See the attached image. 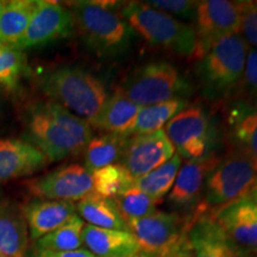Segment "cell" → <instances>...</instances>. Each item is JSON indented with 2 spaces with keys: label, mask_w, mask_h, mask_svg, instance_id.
Masks as SVG:
<instances>
[{
  "label": "cell",
  "mask_w": 257,
  "mask_h": 257,
  "mask_svg": "<svg viewBox=\"0 0 257 257\" xmlns=\"http://www.w3.org/2000/svg\"><path fill=\"white\" fill-rule=\"evenodd\" d=\"M92 138L91 125L56 102H38L29 110L27 142L49 162L83 153Z\"/></svg>",
  "instance_id": "6da1fadb"
},
{
  "label": "cell",
  "mask_w": 257,
  "mask_h": 257,
  "mask_svg": "<svg viewBox=\"0 0 257 257\" xmlns=\"http://www.w3.org/2000/svg\"><path fill=\"white\" fill-rule=\"evenodd\" d=\"M118 3H72L74 27L93 53L106 59L124 56L133 47L136 34L117 11Z\"/></svg>",
  "instance_id": "7a4b0ae2"
},
{
  "label": "cell",
  "mask_w": 257,
  "mask_h": 257,
  "mask_svg": "<svg viewBox=\"0 0 257 257\" xmlns=\"http://www.w3.org/2000/svg\"><path fill=\"white\" fill-rule=\"evenodd\" d=\"M119 14L135 34L150 46L180 56L194 57L197 34L192 25L152 8L146 2L123 3Z\"/></svg>",
  "instance_id": "3957f363"
},
{
  "label": "cell",
  "mask_w": 257,
  "mask_h": 257,
  "mask_svg": "<svg viewBox=\"0 0 257 257\" xmlns=\"http://www.w3.org/2000/svg\"><path fill=\"white\" fill-rule=\"evenodd\" d=\"M42 89L62 107L91 125L108 98L100 79L79 67H61L50 72L42 82Z\"/></svg>",
  "instance_id": "277c9868"
},
{
  "label": "cell",
  "mask_w": 257,
  "mask_h": 257,
  "mask_svg": "<svg viewBox=\"0 0 257 257\" xmlns=\"http://www.w3.org/2000/svg\"><path fill=\"white\" fill-rule=\"evenodd\" d=\"M249 47L240 35L221 38L198 59L197 75L202 92L212 100L229 96L242 82Z\"/></svg>",
  "instance_id": "5b68a950"
},
{
  "label": "cell",
  "mask_w": 257,
  "mask_h": 257,
  "mask_svg": "<svg viewBox=\"0 0 257 257\" xmlns=\"http://www.w3.org/2000/svg\"><path fill=\"white\" fill-rule=\"evenodd\" d=\"M119 91L134 104L144 107L176 99L187 100L193 93V86L175 66L155 61L133 70Z\"/></svg>",
  "instance_id": "8992f818"
},
{
  "label": "cell",
  "mask_w": 257,
  "mask_h": 257,
  "mask_svg": "<svg viewBox=\"0 0 257 257\" xmlns=\"http://www.w3.org/2000/svg\"><path fill=\"white\" fill-rule=\"evenodd\" d=\"M163 131L181 159L201 161L217 156L218 130L201 105H188L166 125Z\"/></svg>",
  "instance_id": "52a82bcc"
},
{
  "label": "cell",
  "mask_w": 257,
  "mask_h": 257,
  "mask_svg": "<svg viewBox=\"0 0 257 257\" xmlns=\"http://www.w3.org/2000/svg\"><path fill=\"white\" fill-rule=\"evenodd\" d=\"M257 185V163L245 154L233 150L208 174L205 182L206 206L220 208L244 197H249Z\"/></svg>",
  "instance_id": "ba28073f"
},
{
  "label": "cell",
  "mask_w": 257,
  "mask_h": 257,
  "mask_svg": "<svg viewBox=\"0 0 257 257\" xmlns=\"http://www.w3.org/2000/svg\"><path fill=\"white\" fill-rule=\"evenodd\" d=\"M192 221H186L176 213L156 210L142 218L126 220V227L141 251L155 257H170L187 244Z\"/></svg>",
  "instance_id": "9c48e42d"
},
{
  "label": "cell",
  "mask_w": 257,
  "mask_h": 257,
  "mask_svg": "<svg viewBox=\"0 0 257 257\" xmlns=\"http://www.w3.org/2000/svg\"><path fill=\"white\" fill-rule=\"evenodd\" d=\"M197 49L194 59L204 55L216 42L230 35H239L240 11L238 2L202 0L195 14Z\"/></svg>",
  "instance_id": "30bf717a"
},
{
  "label": "cell",
  "mask_w": 257,
  "mask_h": 257,
  "mask_svg": "<svg viewBox=\"0 0 257 257\" xmlns=\"http://www.w3.org/2000/svg\"><path fill=\"white\" fill-rule=\"evenodd\" d=\"M29 192L47 200L80 201L93 193L92 174L81 165H68L28 180Z\"/></svg>",
  "instance_id": "8fae6325"
},
{
  "label": "cell",
  "mask_w": 257,
  "mask_h": 257,
  "mask_svg": "<svg viewBox=\"0 0 257 257\" xmlns=\"http://www.w3.org/2000/svg\"><path fill=\"white\" fill-rule=\"evenodd\" d=\"M75 30L72 12L55 2H37L30 23L15 49L41 47L72 36Z\"/></svg>",
  "instance_id": "7c38bea8"
},
{
  "label": "cell",
  "mask_w": 257,
  "mask_h": 257,
  "mask_svg": "<svg viewBox=\"0 0 257 257\" xmlns=\"http://www.w3.org/2000/svg\"><path fill=\"white\" fill-rule=\"evenodd\" d=\"M175 155L165 131L127 137L119 165L134 180L142 178Z\"/></svg>",
  "instance_id": "4fadbf2b"
},
{
  "label": "cell",
  "mask_w": 257,
  "mask_h": 257,
  "mask_svg": "<svg viewBox=\"0 0 257 257\" xmlns=\"http://www.w3.org/2000/svg\"><path fill=\"white\" fill-rule=\"evenodd\" d=\"M211 216L239 250H257V205L251 198L238 199Z\"/></svg>",
  "instance_id": "5bb4252c"
},
{
  "label": "cell",
  "mask_w": 257,
  "mask_h": 257,
  "mask_svg": "<svg viewBox=\"0 0 257 257\" xmlns=\"http://www.w3.org/2000/svg\"><path fill=\"white\" fill-rule=\"evenodd\" d=\"M187 243L193 257H242L214 218L204 212L193 217Z\"/></svg>",
  "instance_id": "9a60e30c"
},
{
  "label": "cell",
  "mask_w": 257,
  "mask_h": 257,
  "mask_svg": "<svg viewBox=\"0 0 257 257\" xmlns=\"http://www.w3.org/2000/svg\"><path fill=\"white\" fill-rule=\"evenodd\" d=\"M219 156L201 161H185L180 167L168 200L178 208H191L200 200L205 182L219 162Z\"/></svg>",
  "instance_id": "2e32d148"
},
{
  "label": "cell",
  "mask_w": 257,
  "mask_h": 257,
  "mask_svg": "<svg viewBox=\"0 0 257 257\" xmlns=\"http://www.w3.org/2000/svg\"><path fill=\"white\" fill-rule=\"evenodd\" d=\"M49 162L40 150L23 140H0V184L30 175Z\"/></svg>",
  "instance_id": "e0dca14e"
},
{
  "label": "cell",
  "mask_w": 257,
  "mask_h": 257,
  "mask_svg": "<svg viewBox=\"0 0 257 257\" xmlns=\"http://www.w3.org/2000/svg\"><path fill=\"white\" fill-rule=\"evenodd\" d=\"M226 124L236 150L257 163V102H234L227 111Z\"/></svg>",
  "instance_id": "ac0fdd59"
},
{
  "label": "cell",
  "mask_w": 257,
  "mask_h": 257,
  "mask_svg": "<svg viewBox=\"0 0 257 257\" xmlns=\"http://www.w3.org/2000/svg\"><path fill=\"white\" fill-rule=\"evenodd\" d=\"M22 211L31 237L37 240L76 214V205L62 200H36L28 204Z\"/></svg>",
  "instance_id": "d6986e66"
},
{
  "label": "cell",
  "mask_w": 257,
  "mask_h": 257,
  "mask_svg": "<svg viewBox=\"0 0 257 257\" xmlns=\"http://www.w3.org/2000/svg\"><path fill=\"white\" fill-rule=\"evenodd\" d=\"M83 245L95 257H131L141 251L135 237L127 230H111L85 225Z\"/></svg>",
  "instance_id": "ffe728a7"
},
{
  "label": "cell",
  "mask_w": 257,
  "mask_h": 257,
  "mask_svg": "<svg viewBox=\"0 0 257 257\" xmlns=\"http://www.w3.org/2000/svg\"><path fill=\"white\" fill-rule=\"evenodd\" d=\"M141 108V106L134 104L118 89L108 95L104 107L91 126L105 134L130 137Z\"/></svg>",
  "instance_id": "44dd1931"
},
{
  "label": "cell",
  "mask_w": 257,
  "mask_h": 257,
  "mask_svg": "<svg viewBox=\"0 0 257 257\" xmlns=\"http://www.w3.org/2000/svg\"><path fill=\"white\" fill-rule=\"evenodd\" d=\"M29 229L23 211L11 205L0 206V255L27 257Z\"/></svg>",
  "instance_id": "7402d4cb"
},
{
  "label": "cell",
  "mask_w": 257,
  "mask_h": 257,
  "mask_svg": "<svg viewBox=\"0 0 257 257\" xmlns=\"http://www.w3.org/2000/svg\"><path fill=\"white\" fill-rule=\"evenodd\" d=\"M37 2H4L0 12V46L15 48L30 23Z\"/></svg>",
  "instance_id": "603a6c76"
},
{
  "label": "cell",
  "mask_w": 257,
  "mask_h": 257,
  "mask_svg": "<svg viewBox=\"0 0 257 257\" xmlns=\"http://www.w3.org/2000/svg\"><path fill=\"white\" fill-rule=\"evenodd\" d=\"M76 211L80 218L88 225L101 229L127 230L126 221L120 214L113 199H107L92 194L78 201Z\"/></svg>",
  "instance_id": "cb8c5ba5"
},
{
  "label": "cell",
  "mask_w": 257,
  "mask_h": 257,
  "mask_svg": "<svg viewBox=\"0 0 257 257\" xmlns=\"http://www.w3.org/2000/svg\"><path fill=\"white\" fill-rule=\"evenodd\" d=\"M127 137L104 134L93 137L85 149V168L93 170L119 163Z\"/></svg>",
  "instance_id": "d4e9b609"
},
{
  "label": "cell",
  "mask_w": 257,
  "mask_h": 257,
  "mask_svg": "<svg viewBox=\"0 0 257 257\" xmlns=\"http://www.w3.org/2000/svg\"><path fill=\"white\" fill-rule=\"evenodd\" d=\"M189 104L186 99H176L159 102L141 108L135 121L131 136L155 133L169 123L176 114L185 110Z\"/></svg>",
  "instance_id": "484cf974"
},
{
  "label": "cell",
  "mask_w": 257,
  "mask_h": 257,
  "mask_svg": "<svg viewBox=\"0 0 257 257\" xmlns=\"http://www.w3.org/2000/svg\"><path fill=\"white\" fill-rule=\"evenodd\" d=\"M181 165L182 159L175 153V155L166 163L157 167L142 178L135 180V186L161 204L165 197L172 191Z\"/></svg>",
  "instance_id": "4316f807"
},
{
  "label": "cell",
  "mask_w": 257,
  "mask_h": 257,
  "mask_svg": "<svg viewBox=\"0 0 257 257\" xmlns=\"http://www.w3.org/2000/svg\"><path fill=\"white\" fill-rule=\"evenodd\" d=\"M83 227H85L83 220L78 214H74L70 219L53 232L37 239L36 248L37 250H46V251H73V250L81 249L83 245Z\"/></svg>",
  "instance_id": "83f0119b"
},
{
  "label": "cell",
  "mask_w": 257,
  "mask_h": 257,
  "mask_svg": "<svg viewBox=\"0 0 257 257\" xmlns=\"http://www.w3.org/2000/svg\"><path fill=\"white\" fill-rule=\"evenodd\" d=\"M93 194L99 197L114 199L134 186L135 180L119 163L91 172Z\"/></svg>",
  "instance_id": "f1b7e54d"
},
{
  "label": "cell",
  "mask_w": 257,
  "mask_h": 257,
  "mask_svg": "<svg viewBox=\"0 0 257 257\" xmlns=\"http://www.w3.org/2000/svg\"><path fill=\"white\" fill-rule=\"evenodd\" d=\"M113 201L125 221L148 216L152 212L156 211L157 205L160 204L147 193L137 188L135 184L117 198H114Z\"/></svg>",
  "instance_id": "f546056e"
},
{
  "label": "cell",
  "mask_w": 257,
  "mask_h": 257,
  "mask_svg": "<svg viewBox=\"0 0 257 257\" xmlns=\"http://www.w3.org/2000/svg\"><path fill=\"white\" fill-rule=\"evenodd\" d=\"M24 67L21 51L15 48L0 46V86L14 89Z\"/></svg>",
  "instance_id": "4dcf8cb0"
},
{
  "label": "cell",
  "mask_w": 257,
  "mask_h": 257,
  "mask_svg": "<svg viewBox=\"0 0 257 257\" xmlns=\"http://www.w3.org/2000/svg\"><path fill=\"white\" fill-rule=\"evenodd\" d=\"M152 8L165 12L179 21H194L198 2L192 0H152L146 2Z\"/></svg>",
  "instance_id": "1f68e13d"
},
{
  "label": "cell",
  "mask_w": 257,
  "mask_h": 257,
  "mask_svg": "<svg viewBox=\"0 0 257 257\" xmlns=\"http://www.w3.org/2000/svg\"><path fill=\"white\" fill-rule=\"evenodd\" d=\"M240 11L239 35L249 48L257 49V3L238 2Z\"/></svg>",
  "instance_id": "d6a6232c"
},
{
  "label": "cell",
  "mask_w": 257,
  "mask_h": 257,
  "mask_svg": "<svg viewBox=\"0 0 257 257\" xmlns=\"http://www.w3.org/2000/svg\"><path fill=\"white\" fill-rule=\"evenodd\" d=\"M243 87L252 98H257V49L249 48L242 78Z\"/></svg>",
  "instance_id": "836d02e7"
},
{
  "label": "cell",
  "mask_w": 257,
  "mask_h": 257,
  "mask_svg": "<svg viewBox=\"0 0 257 257\" xmlns=\"http://www.w3.org/2000/svg\"><path fill=\"white\" fill-rule=\"evenodd\" d=\"M34 257H95L87 249H78L73 251H46L37 250Z\"/></svg>",
  "instance_id": "e575fe53"
},
{
  "label": "cell",
  "mask_w": 257,
  "mask_h": 257,
  "mask_svg": "<svg viewBox=\"0 0 257 257\" xmlns=\"http://www.w3.org/2000/svg\"><path fill=\"white\" fill-rule=\"evenodd\" d=\"M170 257H193L192 252H191V249H189V246H188V243L186 244L185 246H182L181 249H179L178 251L173 253V255Z\"/></svg>",
  "instance_id": "d590c367"
},
{
  "label": "cell",
  "mask_w": 257,
  "mask_h": 257,
  "mask_svg": "<svg viewBox=\"0 0 257 257\" xmlns=\"http://www.w3.org/2000/svg\"><path fill=\"white\" fill-rule=\"evenodd\" d=\"M250 195H251V197H250V198H251L252 200H253V202H255V204L257 205V185L255 186V188L252 189L251 194H250Z\"/></svg>",
  "instance_id": "8d00e7d4"
},
{
  "label": "cell",
  "mask_w": 257,
  "mask_h": 257,
  "mask_svg": "<svg viewBox=\"0 0 257 257\" xmlns=\"http://www.w3.org/2000/svg\"><path fill=\"white\" fill-rule=\"evenodd\" d=\"M131 257H155V256L150 255V253H147V252H144V251H140V252H137L136 255H134V256H131Z\"/></svg>",
  "instance_id": "74e56055"
},
{
  "label": "cell",
  "mask_w": 257,
  "mask_h": 257,
  "mask_svg": "<svg viewBox=\"0 0 257 257\" xmlns=\"http://www.w3.org/2000/svg\"><path fill=\"white\" fill-rule=\"evenodd\" d=\"M3 6H4V2H0V12H2Z\"/></svg>",
  "instance_id": "f35d334b"
},
{
  "label": "cell",
  "mask_w": 257,
  "mask_h": 257,
  "mask_svg": "<svg viewBox=\"0 0 257 257\" xmlns=\"http://www.w3.org/2000/svg\"><path fill=\"white\" fill-rule=\"evenodd\" d=\"M0 257H6V256H4V255H0Z\"/></svg>",
  "instance_id": "ab89813d"
},
{
  "label": "cell",
  "mask_w": 257,
  "mask_h": 257,
  "mask_svg": "<svg viewBox=\"0 0 257 257\" xmlns=\"http://www.w3.org/2000/svg\"><path fill=\"white\" fill-rule=\"evenodd\" d=\"M256 3H257V2H256Z\"/></svg>",
  "instance_id": "60d3db41"
}]
</instances>
